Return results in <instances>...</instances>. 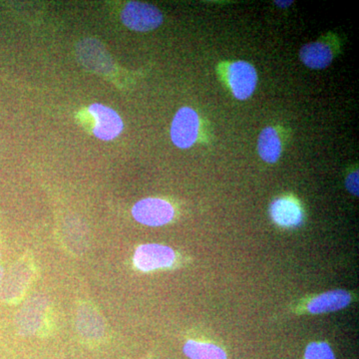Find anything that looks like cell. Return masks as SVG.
<instances>
[{
	"label": "cell",
	"instance_id": "1",
	"mask_svg": "<svg viewBox=\"0 0 359 359\" xmlns=\"http://www.w3.org/2000/svg\"><path fill=\"white\" fill-rule=\"evenodd\" d=\"M122 22L135 32H147L159 27L164 16L159 8L144 2L131 1L121 13Z\"/></svg>",
	"mask_w": 359,
	"mask_h": 359
},
{
	"label": "cell",
	"instance_id": "2",
	"mask_svg": "<svg viewBox=\"0 0 359 359\" xmlns=\"http://www.w3.org/2000/svg\"><path fill=\"white\" fill-rule=\"evenodd\" d=\"M132 216L138 223L149 226H162L174 219L173 205L158 198L139 201L132 209Z\"/></svg>",
	"mask_w": 359,
	"mask_h": 359
},
{
	"label": "cell",
	"instance_id": "3",
	"mask_svg": "<svg viewBox=\"0 0 359 359\" xmlns=\"http://www.w3.org/2000/svg\"><path fill=\"white\" fill-rule=\"evenodd\" d=\"M198 113L190 107H183L175 115L171 125V140L180 149L192 147L199 135Z\"/></svg>",
	"mask_w": 359,
	"mask_h": 359
},
{
	"label": "cell",
	"instance_id": "4",
	"mask_svg": "<svg viewBox=\"0 0 359 359\" xmlns=\"http://www.w3.org/2000/svg\"><path fill=\"white\" fill-rule=\"evenodd\" d=\"M176 261V254L171 248L159 244H146L137 248L133 262L142 271L170 268Z\"/></svg>",
	"mask_w": 359,
	"mask_h": 359
},
{
	"label": "cell",
	"instance_id": "5",
	"mask_svg": "<svg viewBox=\"0 0 359 359\" xmlns=\"http://www.w3.org/2000/svg\"><path fill=\"white\" fill-rule=\"evenodd\" d=\"M48 301L42 295H34L25 302L15 318L18 334L30 337L36 334L42 325Z\"/></svg>",
	"mask_w": 359,
	"mask_h": 359
},
{
	"label": "cell",
	"instance_id": "6",
	"mask_svg": "<svg viewBox=\"0 0 359 359\" xmlns=\"http://www.w3.org/2000/svg\"><path fill=\"white\" fill-rule=\"evenodd\" d=\"M228 82L235 98L238 100H247L256 90L257 71L247 61H236L229 65Z\"/></svg>",
	"mask_w": 359,
	"mask_h": 359
},
{
	"label": "cell",
	"instance_id": "7",
	"mask_svg": "<svg viewBox=\"0 0 359 359\" xmlns=\"http://www.w3.org/2000/svg\"><path fill=\"white\" fill-rule=\"evenodd\" d=\"M32 276V269L25 262L20 261L14 264L7 276H4L0 285V297L2 301L7 304L18 302L27 289Z\"/></svg>",
	"mask_w": 359,
	"mask_h": 359
},
{
	"label": "cell",
	"instance_id": "8",
	"mask_svg": "<svg viewBox=\"0 0 359 359\" xmlns=\"http://www.w3.org/2000/svg\"><path fill=\"white\" fill-rule=\"evenodd\" d=\"M90 114L95 119L93 133L103 141L114 140L124 128L121 117L112 108L102 104H92L89 107Z\"/></svg>",
	"mask_w": 359,
	"mask_h": 359
},
{
	"label": "cell",
	"instance_id": "9",
	"mask_svg": "<svg viewBox=\"0 0 359 359\" xmlns=\"http://www.w3.org/2000/svg\"><path fill=\"white\" fill-rule=\"evenodd\" d=\"M269 214L273 221L282 228H297L304 222L302 205L294 198H278L271 203Z\"/></svg>",
	"mask_w": 359,
	"mask_h": 359
},
{
	"label": "cell",
	"instance_id": "10",
	"mask_svg": "<svg viewBox=\"0 0 359 359\" xmlns=\"http://www.w3.org/2000/svg\"><path fill=\"white\" fill-rule=\"evenodd\" d=\"M76 327L79 334L86 340L102 339L105 325L100 314L88 304H82L77 311Z\"/></svg>",
	"mask_w": 359,
	"mask_h": 359
},
{
	"label": "cell",
	"instance_id": "11",
	"mask_svg": "<svg viewBox=\"0 0 359 359\" xmlns=\"http://www.w3.org/2000/svg\"><path fill=\"white\" fill-rule=\"evenodd\" d=\"M353 301V297L346 290H337L323 292L309 302V313L320 314L332 313L344 309Z\"/></svg>",
	"mask_w": 359,
	"mask_h": 359
},
{
	"label": "cell",
	"instance_id": "12",
	"mask_svg": "<svg viewBox=\"0 0 359 359\" xmlns=\"http://www.w3.org/2000/svg\"><path fill=\"white\" fill-rule=\"evenodd\" d=\"M299 59L311 69H325L332 65L334 53L325 42H311L302 46L299 50Z\"/></svg>",
	"mask_w": 359,
	"mask_h": 359
},
{
	"label": "cell",
	"instance_id": "13",
	"mask_svg": "<svg viewBox=\"0 0 359 359\" xmlns=\"http://www.w3.org/2000/svg\"><path fill=\"white\" fill-rule=\"evenodd\" d=\"M257 152L262 160L269 164H275L280 159L283 152V144L275 128L266 127L259 133Z\"/></svg>",
	"mask_w": 359,
	"mask_h": 359
},
{
	"label": "cell",
	"instance_id": "14",
	"mask_svg": "<svg viewBox=\"0 0 359 359\" xmlns=\"http://www.w3.org/2000/svg\"><path fill=\"white\" fill-rule=\"evenodd\" d=\"M184 353L190 359H226V353L221 347L196 340H188L186 342Z\"/></svg>",
	"mask_w": 359,
	"mask_h": 359
},
{
	"label": "cell",
	"instance_id": "15",
	"mask_svg": "<svg viewBox=\"0 0 359 359\" xmlns=\"http://www.w3.org/2000/svg\"><path fill=\"white\" fill-rule=\"evenodd\" d=\"M304 359H335L332 347L325 342H311L306 347Z\"/></svg>",
	"mask_w": 359,
	"mask_h": 359
},
{
	"label": "cell",
	"instance_id": "16",
	"mask_svg": "<svg viewBox=\"0 0 359 359\" xmlns=\"http://www.w3.org/2000/svg\"><path fill=\"white\" fill-rule=\"evenodd\" d=\"M346 187L353 195L358 196V172H353L346 177Z\"/></svg>",
	"mask_w": 359,
	"mask_h": 359
},
{
	"label": "cell",
	"instance_id": "17",
	"mask_svg": "<svg viewBox=\"0 0 359 359\" xmlns=\"http://www.w3.org/2000/svg\"><path fill=\"white\" fill-rule=\"evenodd\" d=\"M294 4V1H280V0H276L275 1V4L276 6L282 7V8H285V7H289L292 6V4Z\"/></svg>",
	"mask_w": 359,
	"mask_h": 359
},
{
	"label": "cell",
	"instance_id": "18",
	"mask_svg": "<svg viewBox=\"0 0 359 359\" xmlns=\"http://www.w3.org/2000/svg\"><path fill=\"white\" fill-rule=\"evenodd\" d=\"M4 269L0 266V285H1L2 280H4Z\"/></svg>",
	"mask_w": 359,
	"mask_h": 359
}]
</instances>
